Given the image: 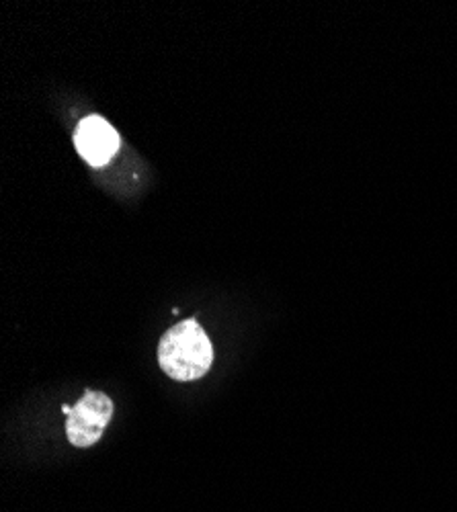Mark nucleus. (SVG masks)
<instances>
[{
    "instance_id": "1",
    "label": "nucleus",
    "mask_w": 457,
    "mask_h": 512,
    "mask_svg": "<svg viewBox=\"0 0 457 512\" xmlns=\"http://www.w3.org/2000/svg\"><path fill=\"white\" fill-rule=\"evenodd\" d=\"M160 369L177 381H195L210 371L214 347L197 320H183L160 338Z\"/></svg>"
},
{
    "instance_id": "2",
    "label": "nucleus",
    "mask_w": 457,
    "mask_h": 512,
    "mask_svg": "<svg viewBox=\"0 0 457 512\" xmlns=\"http://www.w3.org/2000/svg\"><path fill=\"white\" fill-rule=\"evenodd\" d=\"M111 416H113L111 398L103 392L87 390L72 406V412L68 414V420H66L68 441L78 449H87L95 445L103 437L107 424L111 422Z\"/></svg>"
},
{
    "instance_id": "3",
    "label": "nucleus",
    "mask_w": 457,
    "mask_h": 512,
    "mask_svg": "<svg viewBox=\"0 0 457 512\" xmlns=\"http://www.w3.org/2000/svg\"><path fill=\"white\" fill-rule=\"evenodd\" d=\"M74 144L78 154L91 166H105L119 150L121 140L109 121L99 115H91L78 123Z\"/></svg>"
},
{
    "instance_id": "4",
    "label": "nucleus",
    "mask_w": 457,
    "mask_h": 512,
    "mask_svg": "<svg viewBox=\"0 0 457 512\" xmlns=\"http://www.w3.org/2000/svg\"><path fill=\"white\" fill-rule=\"evenodd\" d=\"M62 412H64V414H66V416H68V414H70V412H72V406H68V404H64V406H62Z\"/></svg>"
}]
</instances>
